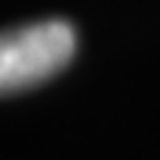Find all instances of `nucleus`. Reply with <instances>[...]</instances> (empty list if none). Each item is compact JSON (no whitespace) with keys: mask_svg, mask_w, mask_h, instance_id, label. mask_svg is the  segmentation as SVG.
<instances>
[{"mask_svg":"<svg viewBox=\"0 0 160 160\" xmlns=\"http://www.w3.org/2000/svg\"><path fill=\"white\" fill-rule=\"evenodd\" d=\"M75 52V30L65 20H42L0 32V95L32 88L62 70Z\"/></svg>","mask_w":160,"mask_h":160,"instance_id":"f257e3e1","label":"nucleus"}]
</instances>
